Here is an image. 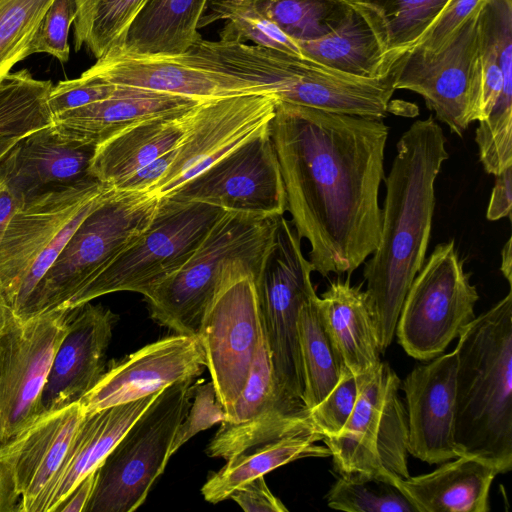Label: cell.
<instances>
[{"mask_svg": "<svg viewBox=\"0 0 512 512\" xmlns=\"http://www.w3.org/2000/svg\"><path fill=\"white\" fill-rule=\"evenodd\" d=\"M388 131L383 119L276 104L269 134L287 211L323 277L350 275L379 243Z\"/></svg>", "mask_w": 512, "mask_h": 512, "instance_id": "obj_1", "label": "cell"}, {"mask_svg": "<svg viewBox=\"0 0 512 512\" xmlns=\"http://www.w3.org/2000/svg\"><path fill=\"white\" fill-rule=\"evenodd\" d=\"M434 118L415 121L397 142L387 177L380 239L363 270L381 353L392 343L407 291L421 269L435 208V181L449 157Z\"/></svg>", "mask_w": 512, "mask_h": 512, "instance_id": "obj_2", "label": "cell"}, {"mask_svg": "<svg viewBox=\"0 0 512 512\" xmlns=\"http://www.w3.org/2000/svg\"><path fill=\"white\" fill-rule=\"evenodd\" d=\"M455 442L500 474L512 469V292L475 317L455 348Z\"/></svg>", "mask_w": 512, "mask_h": 512, "instance_id": "obj_3", "label": "cell"}, {"mask_svg": "<svg viewBox=\"0 0 512 512\" xmlns=\"http://www.w3.org/2000/svg\"><path fill=\"white\" fill-rule=\"evenodd\" d=\"M193 48L206 60L243 79L263 85L278 102L328 112L384 119L394 88V68L382 77L350 75L304 55L240 41L223 32L200 39Z\"/></svg>", "mask_w": 512, "mask_h": 512, "instance_id": "obj_4", "label": "cell"}, {"mask_svg": "<svg viewBox=\"0 0 512 512\" xmlns=\"http://www.w3.org/2000/svg\"><path fill=\"white\" fill-rule=\"evenodd\" d=\"M278 217L225 211L187 262L144 296L151 318L176 334L197 336L225 265L238 259L261 265Z\"/></svg>", "mask_w": 512, "mask_h": 512, "instance_id": "obj_5", "label": "cell"}, {"mask_svg": "<svg viewBox=\"0 0 512 512\" xmlns=\"http://www.w3.org/2000/svg\"><path fill=\"white\" fill-rule=\"evenodd\" d=\"M159 201L151 192L114 188L81 221L17 317L62 309L149 227Z\"/></svg>", "mask_w": 512, "mask_h": 512, "instance_id": "obj_6", "label": "cell"}, {"mask_svg": "<svg viewBox=\"0 0 512 512\" xmlns=\"http://www.w3.org/2000/svg\"><path fill=\"white\" fill-rule=\"evenodd\" d=\"M313 271L291 221L280 216L255 282L279 398L287 409L301 414L309 412L303 402L298 316L304 302L316 294Z\"/></svg>", "mask_w": 512, "mask_h": 512, "instance_id": "obj_7", "label": "cell"}, {"mask_svg": "<svg viewBox=\"0 0 512 512\" xmlns=\"http://www.w3.org/2000/svg\"><path fill=\"white\" fill-rule=\"evenodd\" d=\"M194 379L160 391L97 469L84 512H132L146 500L163 473L176 432L188 413Z\"/></svg>", "mask_w": 512, "mask_h": 512, "instance_id": "obj_8", "label": "cell"}, {"mask_svg": "<svg viewBox=\"0 0 512 512\" xmlns=\"http://www.w3.org/2000/svg\"><path fill=\"white\" fill-rule=\"evenodd\" d=\"M225 211L204 203L160 197L149 227L62 309L114 292L145 296L187 262Z\"/></svg>", "mask_w": 512, "mask_h": 512, "instance_id": "obj_9", "label": "cell"}, {"mask_svg": "<svg viewBox=\"0 0 512 512\" xmlns=\"http://www.w3.org/2000/svg\"><path fill=\"white\" fill-rule=\"evenodd\" d=\"M359 376L355 408L333 437L323 438L339 475H366L395 483L410 476L408 422L401 381L386 362Z\"/></svg>", "mask_w": 512, "mask_h": 512, "instance_id": "obj_10", "label": "cell"}, {"mask_svg": "<svg viewBox=\"0 0 512 512\" xmlns=\"http://www.w3.org/2000/svg\"><path fill=\"white\" fill-rule=\"evenodd\" d=\"M260 266L241 259L225 265L197 335L226 413L245 386L263 334L255 282Z\"/></svg>", "mask_w": 512, "mask_h": 512, "instance_id": "obj_11", "label": "cell"}, {"mask_svg": "<svg viewBox=\"0 0 512 512\" xmlns=\"http://www.w3.org/2000/svg\"><path fill=\"white\" fill-rule=\"evenodd\" d=\"M454 241L438 244L413 279L395 334L411 357L428 361L441 355L475 319L479 299Z\"/></svg>", "mask_w": 512, "mask_h": 512, "instance_id": "obj_12", "label": "cell"}, {"mask_svg": "<svg viewBox=\"0 0 512 512\" xmlns=\"http://www.w3.org/2000/svg\"><path fill=\"white\" fill-rule=\"evenodd\" d=\"M482 7L440 50L432 52L414 47L394 65L395 90L405 89L419 94L436 118L460 137L471 122L480 119Z\"/></svg>", "mask_w": 512, "mask_h": 512, "instance_id": "obj_13", "label": "cell"}, {"mask_svg": "<svg viewBox=\"0 0 512 512\" xmlns=\"http://www.w3.org/2000/svg\"><path fill=\"white\" fill-rule=\"evenodd\" d=\"M73 312L56 309L21 319L0 331V446L41 415V396L55 352Z\"/></svg>", "mask_w": 512, "mask_h": 512, "instance_id": "obj_14", "label": "cell"}, {"mask_svg": "<svg viewBox=\"0 0 512 512\" xmlns=\"http://www.w3.org/2000/svg\"><path fill=\"white\" fill-rule=\"evenodd\" d=\"M278 100L273 94L205 99L186 111L174 158L151 190L166 197L224 155L269 126Z\"/></svg>", "mask_w": 512, "mask_h": 512, "instance_id": "obj_15", "label": "cell"}, {"mask_svg": "<svg viewBox=\"0 0 512 512\" xmlns=\"http://www.w3.org/2000/svg\"><path fill=\"white\" fill-rule=\"evenodd\" d=\"M166 197L226 211L284 215L286 193L269 126Z\"/></svg>", "mask_w": 512, "mask_h": 512, "instance_id": "obj_16", "label": "cell"}, {"mask_svg": "<svg viewBox=\"0 0 512 512\" xmlns=\"http://www.w3.org/2000/svg\"><path fill=\"white\" fill-rule=\"evenodd\" d=\"M87 71L116 85L135 86L205 100L242 94H271L205 60L192 48L180 54L111 51Z\"/></svg>", "mask_w": 512, "mask_h": 512, "instance_id": "obj_17", "label": "cell"}, {"mask_svg": "<svg viewBox=\"0 0 512 512\" xmlns=\"http://www.w3.org/2000/svg\"><path fill=\"white\" fill-rule=\"evenodd\" d=\"M207 368L198 336L175 334L150 343L119 361H112L80 400L85 414L157 393Z\"/></svg>", "mask_w": 512, "mask_h": 512, "instance_id": "obj_18", "label": "cell"}, {"mask_svg": "<svg viewBox=\"0 0 512 512\" xmlns=\"http://www.w3.org/2000/svg\"><path fill=\"white\" fill-rule=\"evenodd\" d=\"M107 187L90 180L42 195L13 215L0 241V291L12 310L32 264L72 217Z\"/></svg>", "mask_w": 512, "mask_h": 512, "instance_id": "obj_19", "label": "cell"}, {"mask_svg": "<svg viewBox=\"0 0 512 512\" xmlns=\"http://www.w3.org/2000/svg\"><path fill=\"white\" fill-rule=\"evenodd\" d=\"M457 354H441L417 365L403 380L408 422V453L428 464L464 455L455 432Z\"/></svg>", "mask_w": 512, "mask_h": 512, "instance_id": "obj_20", "label": "cell"}, {"mask_svg": "<svg viewBox=\"0 0 512 512\" xmlns=\"http://www.w3.org/2000/svg\"><path fill=\"white\" fill-rule=\"evenodd\" d=\"M117 316L90 302L74 307L53 357L41 396V414L79 401L105 372V355Z\"/></svg>", "mask_w": 512, "mask_h": 512, "instance_id": "obj_21", "label": "cell"}, {"mask_svg": "<svg viewBox=\"0 0 512 512\" xmlns=\"http://www.w3.org/2000/svg\"><path fill=\"white\" fill-rule=\"evenodd\" d=\"M85 416L79 401L41 414L9 442L0 446L21 496L19 512H40L77 430Z\"/></svg>", "mask_w": 512, "mask_h": 512, "instance_id": "obj_22", "label": "cell"}, {"mask_svg": "<svg viewBox=\"0 0 512 512\" xmlns=\"http://www.w3.org/2000/svg\"><path fill=\"white\" fill-rule=\"evenodd\" d=\"M95 149L62 135L51 124L19 139L2 164L23 206L42 195L94 180L90 166Z\"/></svg>", "mask_w": 512, "mask_h": 512, "instance_id": "obj_23", "label": "cell"}, {"mask_svg": "<svg viewBox=\"0 0 512 512\" xmlns=\"http://www.w3.org/2000/svg\"><path fill=\"white\" fill-rule=\"evenodd\" d=\"M116 85V84H115ZM202 100L116 85L106 99L53 117V126L71 139L98 146L120 130L145 119L179 115Z\"/></svg>", "mask_w": 512, "mask_h": 512, "instance_id": "obj_24", "label": "cell"}, {"mask_svg": "<svg viewBox=\"0 0 512 512\" xmlns=\"http://www.w3.org/2000/svg\"><path fill=\"white\" fill-rule=\"evenodd\" d=\"M85 414L69 450L49 487L40 512L55 508L87 475L99 468L134 421L158 394Z\"/></svg>", "mask_w": 512, "mask_h": 512, "instance_id": "obj_25", "label": "cell"}, {"mask_svg": "<svg viewBox=\"0 0 512 512\" xmlns=\"http://www.w3.org/2000/svg\"><path fill=\"white\" fill-rule=\"evenodd\" d=\"M498 474L492 464L464 454L430 473L398 479L394 484L417 512H488L491 485Z\"/></svg>", "mask_w": 512, "mask_h": 512, "instance_id": "obj_26", "label": "cell"}, {"mask_svg": "<svg viewBox=\"0 0 512 512\" xmlns=\"http://www.w3.org/2000/svg\"><path fill=\"white\" fill-rule=\"evenodd\" d=\"M319 311L345 366L355 375L373 372L380 365L374 320L362 285L346 280L330 283L318 298Z\"/></svg>", "mask_w": 512, "mask_h": 512, "instance_id": "obj_27", "label": "cell"}, {"mask_svg": "<svg viewBox=\"0 0 512 512\" xmlns=\"http://www.w3.org/2000/svg\"><path fill=\"white\" fill-rule=\"evenodd\" d=\"M184 113L145 119L115 133L96 147L91 175L115 188L142 167L176 148L183 133Z\"/></svg>", "mask_w": 512, "mask_h": 512, "instance_id": "obj_28", "label": "cell"}, {"mask_svg": "<svg viewBox=\"0 0 512 512\" xmlns=\"http://www.w3.org/2000/svg\"><path fill=\"white\" fill-rule=\"evenodd\" d=\"M323 435L310 427L281 438L249 446L226 459L202 486L204 499L216 504L230 497L240 485L305 457H329V448L318 444Z\"/></svg>", "mask_w": 512, "mask_h": 512, "instance_id": "obj_29", "label": "cell"}, {"mask_svg": "<svg viewBox=\"0 0 512 512\" xmlns=\"http://www.w3.org/2000/svg\"><path fill=\"white\" fill-rule=\"evenodd\" d=\"M210 0H148L119 50L134 54H180L200 39L199 25ZM111 52V51H110Z\"/></svg>", "mask_w": 512, "mask_h": 512, "instance_id": "obj_30", "label": "cell"}, {"mask_svg": "<svg viewBox=\"0 0 512 512\" xmlns=\"http://www.w3.org/2000/svg\"><path fill=\"white\" fill-rule=\"evenodd\" d=\"M448 0H350L393 67L435 21Z\"/></svg>", "mask_w": 512, "mask_h": 512, "instance_id": "obj_31", "label": "cell"}, {"mask_svg": "<svg viewBox=\"0 0 512 512\" xmlns=\"http://www.w3.org/2000/svg\"><path fill=\"white\" fill-rule=\"evenodd\" d=\"M297 43L302 55L350 75L378 78L394 68L385 62L374 34L353 7L331 32Z\"/></svg>", "mask_w": 512, "mask_h": 512, "instance_id": "obj_32", "label": "cell"}, {"mask_svg": "<svg viewBox=\"0 0 512 512\" xmlns=\"http://www.w3.org/2000/svg\"><path fill=\"white\" fill-rule=\"evenodd\" d=\"M317 294L299 311L298 340L304 379L303 402L308 412L333 389L348 369L323 323Z\"/></svg>", "mask_w": 512, "mask_h": 512, "instance_id": "obj_33", "label": "cell"}, {"mask_svg": "<svg viewBox=\"0 0 512 512\" xmlns=\"http://www.w3.org/2000/svg\"><path fill=\"white\" fill-rule=\"evenodd\" d=\"M148 0H76L74 48L97 59L123 47L127 32Z\"/></svg>", "mask_w": 512, "mask_h": 512, "instance_id": "obj_34", "label": "cell"}, {"mask_svg": "<svg viewBox=\"0 0 512 512\" xmlns=\"http://www.w3.org/2000/svg\"><path fill=\"white\" fill-rule=\"evenodd\" d=\"M53 84L27 69L11 72L0 84V136L21 139L53 123L48 97Z\"/></svg>", "mask_w": 512, "mask_h": 512, "instance_id": "obj_35", "label": "cell"}, {"mask_svg": "<svg viewBox=\"0 0 512 512\" xmlns=\"http://www.w3.org/2000/svg\"><path fill=\"white\" fill-rule=\"evenodd\" d=\"M220 20L226 22L221 32L240 41L302 55L297 41L268 18L255 0H210L199 28Z\"/></svg>", "mask_w": 512, "mask_h": 512, "instance_id": "obj_36", "label": "cell"}, {"mask_svg": "<svg viewBox=\"0 0 512 512\" xmlns=\"http://www.w3.org/2000/svg\"><path fill=\"white\" fill-rule=\"evenodd\" d=\"M282 31L295 41L321 37L344 19L350 0H255Z\"/></svg>", "mask_w": 512, "mask_h": 512, "instance_id": "obj_37", "label": "cell"}, {"mask_svg": "<svg viewBox=\"0 0 512 512\" xmlns=\"http://www.w3.org/2000/svg\"><path fill=\"white\" fill-rule=\"evenodd\" d=\"M310 427L314 425L309 415H292L277 410L243 422L222 421L219 430L206 448V454L226 460L249 446L275 440Z\"/></svg>", "mask_w": 512, "mask_h": 512, "instance_id": "obj_38", "label": "cell"}, {"mask_svg": "<svg viewBox=\"0 0 512 512\" xmlns=\"http://www.w3.org/2000/svg\"><path fill=\"white\" fill-rule=\"evenodd\" d=\"M326 499L329 508L346 512H417L395 484L366 475H339Z\"/></svg>", "mask_w": 512, "mask_h": 512, "instance_id": "obj_39", "label": "cell"}, {"mask_svg": "<svg viewBox=\"0 0 512 512\" xmlns=\"http://www.w3.org/2000/svg\"><path fill=\"white\" fill-rule=\"evenodd\" d=\"M54 0H0V84L30 56L41 20Z\"/></svg>", "mask_w": 512, "mask_h": 512, "instance_id": "obj_40", "label": "cell"}, {"mask_svg": "<svg viewBox=\"0 0 512 512\" xmlns=\"http://www.w3.org/2000/svg\"><path fill=\"white\" fill-rule=\"evenodd\" d=\"M273 410L292 415H309L292 412L281 402L274 377L271 353L263 328V334L245 386L231 409L226 413L224 421L243 422Z\"/></svg>", "mask_w": 512, "mask_h": 512, "instance_id": "obj_41", "label": "cell"}, {"mask_svg": "<svg viewBox=\"0 0 512 512\" xmlns=\"http://www.w3.org/2000/svg\"><path fill=\"white\" fill-rule=\"evenodd\" d=\"M359 395V376L346 369L327 396L309 412L323 438L336 436L349 420Z\"/></svg>", "mask_w": 512, "mask_h": 512, "instance_id": "obj_42", "label": "cell"}, {"mask_svg": "<svg viewBox=\"0 0 512 512\" xmlns=\"http://www.w3.org/2000/svg\"><path fill=\"white\" fill-rule=\"evenodd\" d=\"M76 12V0H54L33 38L30 55L47 53L61 63H66L70 55L69 30L75 21Z\"/></svg>", "mask_w": 512, "mask_h": 512, "instance_id": "obj_43", "label": "cell"}, {"mask_svg": "<svg viewBox=\"0 0 512 512\" xmlns=\"http://www.w3.org/2000/svg\"><path fill=\"white\" fill-rule=\"evenodd\" d=\"M226 412L219 402L215 387L202 380L192 384V399L187 415L181 422L172 442V456L197 433L225 420Z\"/></svg>", "mask_w": 512, "mask_h": 512, "instance_id": "obj_44", "label": "cell"}, {"mask_svg": "<svg viewBox=\"0 0 512 512\" xmlns=\"http://www.w3.org/2000/svg\"><path fill=\"white\" fill-rule=\"evenodd\" d=\"M116 85L85 70L80 77L53 85L48 104L52 117L108 98Z\"/></svg>", "mask_w": 512, "mask_h": 512, "instance_id": "obj_45", "label": "cell"}, {"mask_svg": "<svg viewBox=\"0 0 512 512\" xmlns=\"http://www.w3.org/2000/svg\"><path fill=\"white\" fill-rule=\"evenodd\" d=\"M487 1L448 0L435 21L414 47L432 52L440 50L447 44L461 25Z\"/></svg>", "mask_w": 512, "mask_h": 512, "instance_id": "obj_46", "label": "cell"}, {"mask_svg": "<svg viewBox=\"0 0 512 512\" xmlns=\"http://www.w3.org/2000/svg\"><path fill=\"white\" fill-rule=\"evenodd\" d=\"M246 512H286L285 505L272 494L264 476H258L236 488L230 497Z\"/></svg>", "mask_w": 512, "mask_h": 512, "instance_id": "obj_47", "label": "cell"}, {"mask_svg": "<svg viewBox=\"0 0 512 512\" xmlns=\"http://www.w3.org/2000/svg\"><path fill=\"white\" fill-rule=\"evenodd\" d=\"M175 152L176 148L162 154L148 165L124 179L115 189L151 192L168 170Z\"/></svg>", "mask_w": 512, "mask_h": 512, "instance_id": "obj_48", "label": "cell"}, {"mask_svg": "<svg viewBox=\"0 0 512 512\" xmlns=\"http://www.w3.org/2000/svg\"><path fill=\"white\" fill-rule=\"evenodd\" d=\"M512 207V166L495 174V183L488 203L486 218L496 221L505 217L511 219Z\"/></svg>", "mask_w": 512, "mask_h": 512, "instance_id": "obj_49", "label": "cell"}, {"mask_svg": "<svg viewBox=\"0 0 512 512\" xmlns=\"http://www.w3.org/2000/svg\"><path fill=\"white\" fill-rule=\"evenodd\" d=\"M96 477L97 470L87 475L55 508L54 512H84L93 494Z\"/></svg>", "mask_w": 512, "mask_h": 512, "instance_id": "obj_50", "label": "cell"}, {"mask_svg": "<svg viewBox=\"0 0 512 512\" xmlns=\"http://www.w3.org/2000/svg\"><path fill=\"white\" fill-rule=\"evenodd\" d=\"M22 207V202L9 184L0 161V241L13 215Z\"/></svg>", "mask_w": 512, "mask_h": 512, "instance_id": "obj_51", "label": "cell"}, {"mask_svg": "<svg viewBox=\"0 0 512 512\" xmlns=\"http://www.w3.org/2000/svg\"><path fill=\"white\" fill-rule=\"evenodd\" d=\"M20 503L13 476L0 455V512H19Z\"/></svg>", "mask_w": 512, "mask_h": 512, "instance_id": "obj_52", "label": "cell"}, {"mask_svg": "<svg viewBox=\"0 0 512 512\" xmlns=\"http://www.w3.org/2000/svg\"><path fill=\"white\" fill-rule=\"evenodd\" d=\"M500 270L508 281L509 286L512 284V238L509 237L501 251Z\"/></svg>", "mask_w": 512, "mask_h": 512, "instance_id": "obj_53", "label": "cell"}, {"mask_svg": "<svg viewBox=\"0 0 512 512\" xmlns=\"http://www.w3.org/2000/svg\"><path fill=\"white\" fill-rule=\"evenodd\" d=\"M14 315L12 308L7 303L5 297L0 291V331L8 323L11 317Z\"/></svg>", "mask_w": 512, "mask_h": 512, "instance_id": "obj_54", "label": "cell"}, {"mask_svg": "<svg viewBox=\"0 0 512 512\" xmlns=\"http://www.w3.org/2000/svg\"><path fill=\"white\" fill-rule=\"evenodd\" d=\"M18 140L17 138L0 136V161L13 148Z\"/></svg>", "mask_w": 512, "mask_h": 512, "instance_id": "obj_55", "label": "cell"}]
</instances>
